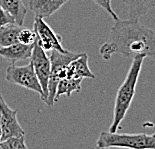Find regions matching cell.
I'll list each match as a JSON object with an SVG mask.
<instances>
[{"label": "cell", "instance_id": "cell-15", "mask_svg": "<svg viewBox=\"0 0 155 149\" xmlns=\"http://www.w3.org/2000/svg\"><path fill=\"white\" fill-rule=\"evenodd\" d=\"M21 27L22 26L12 23L0 28V47H7L14 43H17L18 32Z\"/></svg>", "mask_w": 155, "mask_h": 149}, {"label": "cell", "instance_id": "cell-13", "mask_svg": "<svg viewBox=\"0 0 155 149\" xmlns=\"http://www.w3.org/2000/svg\"><path fill=\"white\" fill-rule=\"evenodd\" d=\"M127 5L129 19H139L155 7V0H123Z\"/></svg>", "mask_w": 155, "mask_h": 149}, {"label": "cell", "instance_id": "cell-7", "mask_svg": "<svg viewBox=\"0 0 155 149\" xmlns=\"http://www.w3.org/2000/svg\"><path fill=\"white\" fill-rule=\"evenodd\" d=\"M33 28V31L36 34V41L44 51H67V49H65L61 44V36L54 32L53 29L44 21L43 18L35 17Z\"/></svg>", "mask_w": 155, "mask_h": 149}, {"label": "cell", "instance_id": "cell-9", "mask_svg": "<svg viewBox=\"0 0 155 149\" xmlns=\"http://www.w3.org/2000/svg\"><path fill=\"white\" fill-rule=\"evenodd\" d=\"M68 0H29V9L35 17L47 18L58 11Z\"/></svg>", "mask_w": 155, "mask_h": 149}, {"label": "cell", "instance_id": "cell-14", "mask_svg": "<svg viewBox=\"0 0 155 149\" xmlns=\"http://www.w3.org/2000/svg\"><path fill=\"white\" fill-rule=\"evenodd\" d=\"M83 79L81 78H64L59 81V83L56 88L55 93V103L59 100V97L62 95L71 96L72 93L79 92L81 89V84Z\"/></svg>", "mask_w": 155, "mask_h": 149}, {"label": "cell", "instance_id": "cell-5", "mask_svg": "<svg viewBox=\"0 0 155 149\" xmlns=\"http://www.w3.org/2000/svg\"><path fill=\"white\" fill-rule=\"evenodd\" d=\"M5 79L12 84L21 86L42 96V88L31 63L24 66L11 64L6 69Z\"/></svg>", "mask_w": 155, "mask_h": 149}, {"label": "cell", "instance_id": "cell-21", "mask_svg": "<svg viewBox=\"0 0 155 149\" xmlns=\"http://www.w3.org/2000/svg\"><path fill=\"white\" fill-rule=\"evenodd\" d=\"M95 149H109V148H102V147H96Z\"/></svg>", "mask_w": 155, "mask_h": 149}, {"label": "cell", "instance_id": "cell-8", "mask_svg": "<svg viewBox=\"0 0 155 149\" xmlns=\"http://www.w3.org/2000/svg\"><path fill=\"white\" fill-rule=\"evenodd\" d=\"M17 113L16 109H11L8 106L5 99L0 94V128L2 131V141L25 134L17 119Z\"/></svg>", "mask_w": 155, "mask_h": 149}, {"label": "cell", "instance_id": "cell-19", "mask_svg": "<svg viewBox=\"0 0 155 149\" xmlns=\"http://www.w3.org/2000/svg\"><path fill=\"white\" fill-rule=\"evenodd\" d=\"M12 23L15 24L14 19H13L7 12H5L1 7H0V28L5 25L12 24Z\"/></svg>", "mask_w": 155, "mask_h": 149}, {"label": "cell", "instance_id": "cell-1", "mask_svg": "<svg viewBox=\"0 0 155 149\" xmlns=\"http://www.w3.org/2000/svg\"><path fill=\"white\" fill-rule=\"evenodd\" d=\"M99 53L104 60L121 54L127 58L144 56L155 59V31L139 22V19L114 21L109 40L103 43Z\"/></svg>", "mask_w": 155, "mask_h": 149}, {"label": "cell", "instance_id": "cell-12", "mask_svg": "<svg viewBox=\"0 0 155 149\" xmlns=\"http://www.w3.org/2000/svg\"><path fill=\"white\" fill-rule=\"evenodd\" d=\"M0 7L14 19L16 25L23 26L27 8L22 0H0Z\"/></svg>", "mask_w": 155, "mask_h": 149}, {"label": "cell", "instance_id": "cell-17", "mask_svg": "<svg viewBox=\"0 0 155 149\" xmlns=\"http://www.w3.org/2000/svg\"><path fill=\"white\" fill-rule=\"evenodd\" d=\"M17 41L24 45H33L36 41V34L33 30L28 28H20L18 32Z\"/></svg>", "mask_w": 155, "mask_h": 149}, {"label": "cell", "instance_id": "cell-11", "mask_svg": "<svg viewBox=\"0 0 155 149\" xmlns=\"http://www.w3.org/2000/svg\"><path fill=\"white\" fill-rule=\"evenodd\" d=\"M66 78H95V74L88 66L87 53H81L79 57L74 59L67 65Z\"/></svg>", "mask_w": 155, "mask_h": 149}, {"label": "cell", "instance_id": "cell-20", "mask_svg": "<svg viewBox=\"0 0 155 149\" xmlns=\"http://www.w3.org/2000/svg\"><path fill=\"white\" fill-rule=\"evenodd\" d=\"M2 142V131H1V128H0V143Z\"/></svg>", "mask_w": 155, "mask_h": 149}, {"label": "cell", "instance_id": "cell-10", "mask_svg": "<svg viewBox=\"0 0 155 149\" xmlns=\"http://www.w3.org/2000/svg\"><path fill=\"white\" fill-rule=\"evenodd\" d=\"M33 45H24L17 42L7 47H0V56L11 62V64L17 61L28 60L31 57Z\"/></svg>", "mask_w": 155, "mask_h": 149}, {"label": "cell", "instance_id": "cell-4", "mask_svg": "<svg viewBox=\"0 0 155 149\" xmlns=\"http://www.w3.org/2000/svg\"><path fill=\"white\" fill-rule=\"evenodd\" d=\"M81 55V53H75L67 50L66 52H59L56 50L51 51V55L49 56L51 62V72L48 83V98L46 104L50 107H53L55 104V93L56 88L59 81L66 78V67L67 65L73 61L74 59Z\"/></svg>", "mask_w": 155, "mask_h": 149}, {"label": "cell", "instance_id": "cell-3", "mask_svg": "<svg viewBox=\"0 0 155 149\" xmlns=\"http://www.w3.org/2000/svg\"><path fill=\"white\" fill-rule=\"evenodd\" d=\"M97 147L128 148V149H155V133H117L102 131L97 139Z\"/></svg>", "mask_w": 155, "mask_h": 149}, {"label": "cell", "instance_id": "cell-2", "mask_svg": "<svg viewBox=\"0 0 155 149\" xmlns=\"http://www.w3.org/2000/svg\"><path fill=\"white\" fill-rule=\"evenodd\" d=\"M144 59V56H136L132 59L126 77L117 90L114 102L113 120L109 127V132H116L118 130L121 122L123 121L129 110L133 101L135 91H136V85L139 79Z\"/></svg>", "mask_w": 155, "mask_h": 149}, {"label": "cell", "instance_id": "cell-16", "mask_svg": "<svg viewBox=\"0 0 155 149\" xmlns=\"http://www.w3.org/2000/svg\"><path fill=\"white\" fill-rule=\"evenodd\" d=\"M0 149H28L25 143V136L11 137L0 143Z\"/></svg>", "mask_w": 155, "mask_h": 149}, {"label": "cell", "instance_id": "cell-6", "mask_svg": "<svg viewBox=\"0 0 155 149\" xmlns=\"http://www.w3.org/2000/svg\"><path fill=\"white\" fill-rule=\"evenodd\" d=\"M30 63L33 66L35 74L42 88V96L40 99L46 103L48 98V83L51 72V62L49 56L46 54V51L38 45L37 41H35L33 45Z\"/></svg>", "mask_w": 155, "mask_h": 149}, {"label": "cell", "instance_id": "cell-18", "mask_svg": "<svg viewBox=\"0 0 155 149\" xmlns=\"http://www.w3.org/2000/svg\"><path fill=\"white\" fill-rule=\"evenodd\" d=\"M92 1H94L102 9H104V10L106 11L108 14L111 16L112 19H113L114 21H116V20H118V19H119L118 15L116 14V12H115L113 10V8H112V6H111V0H92Z\"/></svg>", "mask_w": 155, "mask_h": 149}]
</instances>
